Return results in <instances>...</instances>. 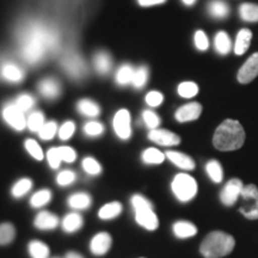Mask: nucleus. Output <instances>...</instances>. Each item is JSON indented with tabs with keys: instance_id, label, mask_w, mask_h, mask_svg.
<instances>
[{
	"instance_id": "obj_28",
	"label": "nucleus",
	"mask_w": 258,
	"mask_h": 258,
	"mask_svg": "<svg viewBox=\"0 0 258 258\" xmlns=\"http://www.w3.org/2000/svg\"><path fill=\"white\" fill-rule=\"evenodd\" d=\"M239 16L245 22H258V5L244 3L239 6Z\"/></svg>"
},
{
	"instance_id": "obj_44",
	"label": "nucleus",
	"mask_w": 258,
	"mask_h": 258,
	"mask_svg": "<svg viewBox=\"0 0 258 258\" xmlns=\"http://www.w3.org/2000/svg\"><path fill=\"white\" fill-rule=\"evenodd\" d=\"M143 120L145 122V124H146L151 131H152V129H157L158 125L160 124L159 116H158L156 112L151 110H145L143 112Z\"/></svg>"
},
{
	"instance_id": "obj_4",
	"label": "nucleus",
	"mask_w": 258,
	"mask_h": 258,
	"mask_svg": "<svg viewBox=\"0 0 258 258\" xmlns=\"http://www.w3.org/2000/svg\"><path fill=\"white\" fill-rule=\"evenodd\" d=\"M171 189L180 202H188L198 194V183L188 173H178L171 183Z\"/></svg>"
},
{
	"instance_id": "obj_22",
	"label": "nucleus",
	"mask_w": 258,
	"mask_h": 258,
	"mask_svg": "<svg viewBox=\"0 0 258 258\" xmlns=\"http://www.w3.org/2000/svg\"><path fill=\"white\" fill-rule=\"evenodd\" d=\"M208 12L212 17L222 19L230 15V6L224 0H212L208 4Z\"/></svg>"
},
{
	"instance_id": "obj_45",
	"label": "nucleus",
	"mask_w": 258,
	"mask_h": 258,
	"mask_svg": "<svg viewBox=\"0 0 258 258\" xmlns=\"http://www.w3.org/2000/svg\"><path fill=\"white\" fill-rule=\"evenodd\" d=\"M76 178L77 176L73 171L64 170V171H61L59 175H57L56 182L60 186H66V185L72 184L74 180H76Z\"/></svg>"
},
{
	"instance_id": "obj_11",
	"label": "nucleus",
	"mask_w": 258,
	"mask_h": 258,
	"mask_svg": "<svg viewBox=\"0 0 258 258\" xmlns=\"http://www.w3.org/2000/svg\"><path fill=\"white\" fill-rule=\"evenodd\" d=\"M201 112L202 105L200 104V103L192 102L180 106L178 110L176 111L175 117L177 121L180 122V123H185V122L198 120L200 115H201Z\"/></svg>"
},
{
	"instance_id": "obj_48",
	"label": "nucleus",
	"mask_w": 258,
	"mask_h": 258,
	"mask_svg": "<svg viewBox=\"0 0 258 258\" xmlns=\"http://www.w3.org/2000/svg\"><path fill=\"white\" fill-rule=\"evenodd\" d=\"M74 132H76V123L72 121H67L59 129V137L61 140H69V139L72 138Z\"/></svg>"
},
{
	"instance_id": "obj_18",
	"label": "nucleus",
	"mask_w": 258,
	"mask_h": 258,
	"mask_svg": "<svg viewBox=\"0 0 258 258\" xmlns=\"http://www.w3.org/2000/svg\"><path fill=\"white\" fill-rule=\"evenodd\" d=\"M172 231L176 237L180 238V239L194 237V235L198 233V228H196L195 225L189 221H183V220L176 221L172 226Z\"/></svg>"
},
{
	"instance_id": "obj_53",
	"label": "nucleus",
	"mask_w": 258,
	"mask_h": 258,
	"mask_svg": "<svg viewBox=\"0 0 258 258\" xmlns=\"http://www.w3.org/2000/svg\"><path fill=\"white\" fill-rule=\"evenodd\" d=\"M64 258H84V257L82 256V254H79L77 252H69Z\"/></svg>"
},
{
	"instance_id": "obj_52",
	"label": "nucleus",
	"mask_w": 258,
	"mask_h": 258,
	"mask_svg": "<svg viewBox=\"0 0 258 258\" xmlns=\"http://www.w3.org/2000/svg\"><path fill=\"white\" fill-rule=\"evenodd\" d=\"M166 0H138L139 5L144 6V8H148V6H154V5H159L165 3Z\"/></svg>"
},
{
	"instance_id": "obj_37",
	"label": "nucleus",
	"mask_w": 258,
	"mask_h": 258,
	"mask_svg": "<svg viewBox=\"0 0 258 258\" xmlns=\"http://www.w3.org/2000/svg\"><path fill=\"white\" fill-rule=\"evenodd\" d=\"M177 91L183 98H192L199 93V86L192 82H184L179 84Z\"/></svg>"
},
{
	"instance_id": "obj_25",
	"label": "nucleus",
	"mask_w": 258,
	"mask_h": 258,
	"mask_svg": "<svg viewBox=\"0 0 258 258\" xmlns=\"http://www.w3.org/2000/svg\"><path fill=\"white\" fill-rule=\"evenodd\" d=\"M29 253L31 258H48L49 257V247L41 240H31L28 245Z\"/></svg>"
},
{
	"instance_id": "obj_34",
	"label": "nucleus",
	"mask_w": 258,
	"mask_h": 258,
	"mask_svg": "<svg viewBox=\"0 0 258 258\" xmlns=\"http://www.w3.org/2000/svg\"><path fill=\"white\" fill-rule=\"evenodd\" d=\"M16 228L10 222H4L0 225V245H8L15 239Z\"/></svg>"
},
{
	"instance_id": "obj_31",
	"label": "nucleus",
	"mask_w": 258,
	"mask_h": 258,
	"mask_svg": "<svg viewBox=\"0 0 258 258\" xmlns=\"http://www.w3.org/2000/svg\"><path fill=\"white\" fill-rule=\"evenodd\" d=\"M64 67H66V70L69 71V73L72 74V77H74V78H79V77H82L84 74V70H85V67H84V62H82V60H80L79 57L74 55L73 57L71 56L66 60V62H64Z\"/></svg>"
},
{
	"instance_id": "obj_20",
	"label": "nucleus",
	"mask_w": 258,
	"mask_h": 258,
	"mask_svg": "<svg viewBox=\"0 0 258 258\" xmlns=\"http://www.w3.org/2000/svg\"><path fill=\"white\" fill-rule=\"evenodd\" d=\"M84 220L82 215L78 213H70L62 220V228L67 233H73V232L79 231L83 227Z\"/></svg>"
},
{
	"instance_id": "obj_38",
	"label": "nucleus",
	"mask_w": 258,
	"mask_h": 258,
	"mask_svg": "<svg viewBox=\"0 0 258 258\" xmlns=\"http://www.w3.org/2000/svg\"><path fill=\"white\" fill-rule=\"evenodd\" d=\"M46 124L44 123V116L40 111H35L28 117L27 125L31 132H40L41 128Z\"/></svg>"
},
{
	"instance_id": "obj_19",
	"label": "nucleus",
	"mask_w": 258,
	"mask_h": 258,
	"mask_svg": "<svg viewBox=\"0 0 258 258\" xmlns=\"http://www.w3.org/2000/svg\"><path fill=\"white\" fill-rule=\"evenodd\" d=\"M251 38H252V32L249 29H241L238 32L234 44V53L237 55H243L245 51L249 49Z\"/></svg>"
},
{
	"instance_id": "obj_36",
	"label": "nucleus",
	"mask_w": 258,
	"mask_h": 258,
	"mask_svg": "<svg viewBox=\"0 0 258 258\" xmlns=\"http://www.w3.org/2000/svg\"><path fill=\"white\" fill-rule=\"evenodd\" d=\"M31 186H32L31 179H29V178L19 179L18 182L16 183L14 186H12V190H11L12 196L16 199L22 198V196H24L25 194H27L29 190L31 189Z\"/></svg>"
},
{
	"instance_id": "obj_14",
	"label": "nucleus",
	"mask_w": 258,
	"mask_h": 258,
	"mask_svg": "<svg viewBox=\"0 0 258 258\" xmlns=\"http://www.w3.org/2000/svg\"><path fill=\"white\" fill-rule=\"evenodd\" d=\"M34 225L38 230H54L59 225V218L53 213L42 211L35 218Z\"/></svg>"
},
{
	"instance_id": "obj_21",
	"label": "nucleus",
	"mask_w": 258,
	"mask_h": 258,
	"mask_svg": "<svg viewBox=\"0 0 258 258\" xmlns=\"http://www.w3.org/2000/svg\"><path fill=\"white\" fill-rule=\"evenodd\" d=\"M93 66L99 74H108L111 70L110 55L105 51H98L93 56Z\"/></svg>"
},
{
	"instance_id": "obj_42",
	"label": "nucleus",
	"mask_w": 258,
	"mask_h": 258,
	"mask_svg": "<svg viewBox=\"0 0 258 258\" xmlns=\"http://www.w3.org/2000/svg\"><path fill=\"white\" fill-rule=\"evenodd\" d=\"M56 132H57L56 122L50 121V122H47V123L41 128V131L38 132V135H40L42 140H50V139H53L54 135L56 134Z\"/></svg>"
},
{
	"instance_id": "obj_1",
	"label": "nucleus",
	"mask_w": 258,
	"mask_h": 258,
	"mask_svg": "<svg viewBox=\"0 0 258 258\" xmlns=\"http://www.w3.org/2000/svg\"><path fill=\"white\" fill-rule=\"evenodd\" d=\"M55 40L54 34L38 23H28L19 32L22 54L29 63H37L43 59L47 50L55 44Z\"/></svg>"
},
{
	"instance_id": "obj_50",
	"label": "nucleus",
	"mask_w": 258,
	"mask_h": 258,
	"mask_svg": "<svg viewBox=\"0 0 258 258\" xmlns=\"http://www.w3.org/2000/svg\"><path fill=\"white\" fill-rule=\"evenodd\" d=\"M57 148H59L61 159H62L63 161H67V163H72V161L77 159V153L72 147L61 146V147H57Z\"/></svg>"
},
{
	"instance_id": "obj_6",
	"label": "nucleus",
	"mask_w": 258,
	"mask_h": 258,
	"mask_svg": "<svg viewBox=\"0 0 258 258\" xmlns=\"http://www.w3.org/2000/svg\"><path fill=\"white\" fill-rule=\"evenodd\" d=\"M3 118H4L10 127L16 129V131H23L25 125H27L24 112L19 110L15 103H9V104L4 106V109H3Z\"/></svg>"
},
{
	"instance_id": "obj_30",
	"label": "nucleus",
	"mask_w": 258,
	"mask_h": 258,
	"mask_svg": "<svg viewBox=\"0 0 258 258\" xmlns=\"http://www.w3.org/2000/svg\"><path fill=\"white\" fill-rule=\"evenodd\" d=\"M165 154L160 152L157 148H147V150L144 151L143 156V161L145 164H153V165H158V164H161L164 160H165Z\"/></svg>"
},
{
	"instance_id": "obj_17",
	"label": "nucleus",
	"mask_w": 258,
	"mask_h": 258,
	"mask_svg": "<svg viewBox=\"0 0 258 258\" xmlns=\"http://www.w3.org/2000/svg\"><path fill=\"white\" fill-rule=\"evenodd\" d=\"M0 74H2L3 78L11 83H19L24 77L21 67L12 62L3 63L2 69H0Z\"/></svg>"
},
{
	"instance_id": "obj_2",
	"label": "nucleus",
	"mask_w": 258,
	"mask_h": 258,
	"mask_svg": "<svg viewBox=\"0 0 258 258\" xmlns=\"http://www.w3.org/2000/svg\"><path fill=\"white\" fill-rule=\"evenodd\" d=\"M245 143V131L239 122L225 120L219 125L213 137L214 147L222 152L239 150Z\"/></svg>"
},
{
	"instance_id": "obj_3",
	"label": "nucleus",
	"mask_w": 258,
	"mask_h": 258,
	"mask_svg": "<svg viewBox=\"0 0 258 258\" xmlns=\"http://www.w3.org/2000/svg\"><path fill=\"white\" fill-rule=\"evenodd\" d=\"M235 240L231 234L222 231H213L205 237L200 245V252L205 258H221L234 249Z\"/></svg>"
},
{
	"instance_id": "obj_24",
	"label": "nucleus",
	"mask_w": 258,
	"mask_h": 258,
	"mask_svg": "<svg viewBox=\"0 0 258 258\" xmlns=\"http://www.w3.org/2000/svg\"><path fill=\"white\" fill-rule=\"evenodd\" d=\"M122 212V205L120 202L115 201L106 203L103 207L99 209L98 217L103 219V220H110V219L117 218Z\"/></svg>"
},
{
	"instance_id": "obj_26",
	"label": "nucleus",
	"mask_w": 258,
	"mask_h": 258,
	"mask_svg": "<svg viewBox=\"0 0 258 258\" xmlns=\"http://www.w3.org/2000/svg\"><path fill=\"white\" fill-rule=\"evenodd\" d=\"M77 109L82 115L89 116V117H96L101 112V108L98 104L95 102H92L91 99H82L77 104Z\"/></svg>"
},
{
	"instance_id": "obj_16",
	"label": "nucleus",
	"mask_w": 258,
	"mask_h": 258,
	"mask_svg": "<svg viewBox=\"0 0 258 258\" xmlns=\"http://www.w3.org/2000/svg\"><path fill=\"white\" fill-rule=\"evenodd\" d=\"M38 91L44 98L47 99H54L57 98L61 92L60 84L53 78H47L43 79L38 84Z\"/></svg>"
},
{
	"instance_id": "obj_8",
	"label": "nucleus",
	"mask_w": 258,
	"mask_h": 258,
	"mask_svg": "<svg viewBox=\"0 0 258 258\" xmlns=\"http://www.w3.org/2000/svg\"><path fill=\"white\" fill-rule=\"evenodd\" d=\"M244 184L240 179L232 178L226 183L220 192V200L225 206H233L238 199L240 198V194L243 191Z\"/></svg>"
},
{
	"instance_id": "obj_27",
	"label": "nucleus",
	"mask_w": 258,
	"mask_h": 258,
	"mask_svg": "<svg viewBox=\"0 0 258 258\" xmlns=\"http://www.w3.org/2000/svg\"><path fill=\"white\" fill-rule=\"evenodd\" d=\"M214 46L215 50H217L219 54H221V55H227L232 48L230 36H228L225 31H219L217 36H215Z\"/></svg>"
},
{
	"instance_id": "obj_23",
	"label": "nucleus",
	"mask_w": 258,
	"mask_h": 258,
	"mask_svg": "<svg viewBox=\"0 0 258 258\" xmlns=\"http://www.w3.org/2000/svg\"><path fill=\"white\" fill-rule=\"evenodd\" d=\"M91 202V196L86 192H76L69 199V206L72 209H88Z\"/></svg>"
},
{
	"instance_id": "obj_43",
	"label": "nucleus",
	"mask_w": 258,
	"mask_h": 258,
	"mask_svg": "<svg viewBox=\"0 0 258 258\" xmlns=\"http://www.w3.org/2000/svg\"><path fill=\"white\" fill-rule=\"evenodd\" d=\"M14 103L16 104V106L19 109V110L23 111V112H27L30 110L32 106H34L35 99L32 98L30 95H21Z\"/></svg>"
},
{
	"instance_id": "obj_35",
	"label": "nucleus",
	"mask_w": 258,
	"mask_h": 258,
	"mask_svg": "<svg viewBox=\"0 0 258 258\" xmlns=\"http://www.w3.org/2000/svg\"><path fill=\"white\" fill-rule=\"evenodd\" d=\"M148 80V70L146 66H141L134 71L133 80H132V85L135 89H143L146 85Z\"/></svg>"
},
{
	"instance_id": "obj_33",
	"label": "nucleus",
	"mask_w": 258,
	"mask_h": 258,
	"mask_svg": "<svg viewBox=\"0 0 258 258\" xmlns=\"http://www.w3.org/2000/svg\"><path fill=\"white\" fill-rule=\"evenodd\" d=\"M51 200V192L50 190L48 189H42L40 191H37L36 194L31 196L30 199V205L31 207L34 208H41L43 206H46L47 203H49Z\"/></svg>"
},
{
	"instance_id": "obj_15",
	"label": "nucleus",
	"mask_w": 258,
	"mask_h": 258,
	"mask_svg": "<svg viewBox=\"0 0 258 258\" xmlns=\"http://www.w3.org/2000/svg\"><path fill=\"white\" fill-rule=\"evenodd\" d=\"M165 156L171 163L175 164V165L178 166L179 169L185 170V171L195 169V161H194L191 157L186 156L184 153L176 152V151H167Z\"/></svg>"
},
{
	"instance_id": "obj_39",
	"label": "nucleus",
	"mask_w": 258,
	"mask_h": 258,
	"mask_svg": "<svg viewBox=\"0 0 258 258\" xmlns=\"http://www.w3.org/2000/svg\"><path fill=\"white\" fill-rule=\"evenodd\" d=\"M82 165H83V169L85 170V172L89 173V175H91V176H97L102 172L101 164H99L98 161H97L95 158H92V157L84 158Z\"/></svg>"
},
{
	"instance_id": "obj_32",
	"label": "nucleus",
	"mask_w": 258,
	"mask_h": 258,
	"mask_svg": "<svg viewBox=\"0 0 258 258\" xmlns=\"http://www.w3.org/2000/svg\"><path fill=\"white\" fill-rule=\"evenodd\" d=\"M206 171H207L208 176L214 183H221L224 178V171H222L221 164L218 160L208 161L206 165Z\"/></svg>"
},
{
	"instance_id": "obj_51",
	"label": "nucleus",
	"mask_w": 258,
	"mask_h": 258,
	"mask_svg": "<svg viewBox=\"0 0 258 258\" xmlns=\"http://www.w3.org/2000/svg\"><path fill=\"white\" fill-rule=\"evenodd\" d=\"M164 101V96L163 93L158 92V91H151L147 93L146 96V103L150 106H158L160 105Z\"/></svg>"
},
{
	"instance_id": "obj_29",
	"label": "nucleus",
	"mask_w": 258,
	"mask_h": 258,
	"mask_svg": "<svg viewBox=\"0 0 258 258\" xmlns=\"http://www.w3.org/2000/svg\"><path fill=\"white\" fill-rule=\"evenodd\" d=\"M134 71L135 70L131 66V64H123V66H121L120 69L117 70V72H116V76H115L116 83L122 86L132 84V80H133V76H134Z\"/></svg>"
},
{
	"instance_id": "obj_7",
	"label": "nucleus",
	"mask_w": 258,
	"mask_h": 258,
	"mask_svg": "<svg viewBox=\"0 0 258 258\" xmlns=\"http://www.w3.org/2000/svg\"><path fill=\"white\" fill-rule=\"evenodd\" d=\"M114 131L116 135L122 140H128L132 135V125H131V114L127 109H121L116 112L114 116Z\"/></svg>"
},
{
	"instance_id": "obj_54",
	"label": "nucleus",
	"mask_w": 258,
	"mask_h": 258,
	"mask_svg": "<svg viewBox=\"0 0 258 258\" xmlns=\"http://www.w3.org/2000/svg\"><path fill=\"white\" fill-rule=\"evenodd\" d=\"M183 4L186 5V6H191L196 3V0H182Z\"/></svg>"
},
{
	"instance_id": "obj_47",
	"label": "nucleus",
	"mask_w": 258,
	"mask_h": 258,
	"mask_svg": "<svg viewBox=\"0 0 258 258\" xmlns=\"http://www.w3.org/2000/svg\"><path fill=\"white\" fill-rule=\"evenodd\" d=\"M132 206H133L134 211L137 209H145V208H153V205L151 201H148L146 198H144L140 194H135L132 196Z\"/></svg>"
},
{
	"instance_id": "obj_40",
	"label": "nucleus",
	"mask_w": 258,
	"mask_h": 258,
	"mask_svg": "<svg viewBox=\"0 0 258 258\" xmlns=\"http://www.w3.org/2000/svg\"><path fill=\"white\" fill-rule=\"evenodd\" d=\"M24 146H25V148H27L29 154H30L34 159H36V160L43 159V157H44L43 151H42L41 146L36 143V141L32 140V139H28V140L24 143Z\"/></svg>"
},
{
	"instance_id": "obj_49",
	"label": "nucleus",
	"mask_w": 258,
	"mask_h": 258,
	"mask_svg": "<svg viewBox=\"0 0 258 258\" xmlns=\"http://www.w3.org/2000/svg\"><path fill=\"white\" fill-rule=\"evenodd\" d=\"M194 42H195V46L199 50H207L208 49V47H209L208 37L202 30H198L195 32Z\"/></svg>"
},
{
	"instance_id": "obj_13",
	"label": "nucleus",
	"mask_w": 258,
	"mask_h": 258,
	"mask_svg": "<svg viewBox=\"0 0 258 258\" xmlns=\"http://www.w3.org/2000/svg\"><path fill=\"white\" fill-rule=\"evenodd\" d=\"M111 244V235L108 232H101V233H97L91 239L90 250L95 256H103L110 249Z\"/></svg>"
},
{
	"instance_id": "obj_10",
	"label": "nucleus",
	"mask_w": 258,
	"mask_h": 258,
	"mask_svg": "<svg viewBox=\"0 0 258 258\" xmlns=\"http://www.w3.org/2000/svg\"><path fill=\"white\" fill-rule=\"evenodd\" d=\"M148 139L160 146H177L180 143L178 135L167 129H152L148 134Z\"/></svg>"
},
{
	"instance_id": "obj_46",
	"label": "nucleus",
	"mask_w": 258,
	"mask_h": 258,
	"mask_svg": "<svg viewBox=\"0 0 258 258\" xmlns=\"http://www.w3.org/2000/svg\"><path fill=\"white\" fill-rule=\"evenodd\" d=\"M47 160L48 163H49V166L51 169L56 170L59 169L61 161V156H60V152H59V148L57 147H54V148H50L49 151L47 152Z\"/></svg>"
},
{
	"instance_id": "obj_12",
	"label": "nucleus",
	"mask_w": 258,
	"mask_h": 258,
	"mask_svg": "<svg viewBox=\"0 0 258 258\" xmlns=\"http://www.w3.org/2000/svg\"><path fill=\"white\" fill-rule=\"evenodd\" d=\"M135 221L138 225L143 226L148 231H156L159 226V220L156 213L153 212V208H145L137 209L135 211Z\"/></svg>"
},
{
	"instance_id": "obj_5",
	"label": "nucleus",
	"mask_w": 258,
	"mask_h": 258,
	"mask_svg": "<svg viewBox=\"0 0 258 258\" xmlns=\"http://www.w3.org/2000/svg\"><path fill=\"white\" fill-rule=\"evenodd\" d=\"M239 212L249 220H258V188L254 184L244 185L240 194Z\"/></svg>"
},
{
	"instance_id": "obj_9",
	"label": "nucleus",
	"mask_w": 258,
	"mask_h": 258,
	"mask_svg": "<svg viewBox=\"0 0 258 258\" xmlns=\"http://www.w3.org/2000/svg\"><path fill=\"white\" fill-rule=\"evenodd\" d=\"M258 76V53H254L240 67L237 79L240 84H247Z\"/></svg>"
},
{
	"instance_id": "obj_41",
	"label": "nucleus",
	"mask_w": 258,
	"mask_h": 258,
	"mask_svg": "<svg viewBox=\"0 0 258 258\" xmlns=\"http://www.w3.org/2000/svg\"><path fill=\"white\" fill-rule=\"evenodd\" d=\"M103 132H104V125L99 123V122L90 121L84 125V133L88 135V137H91V138L99 137Z\"/></svg>"
}]
</instances>
